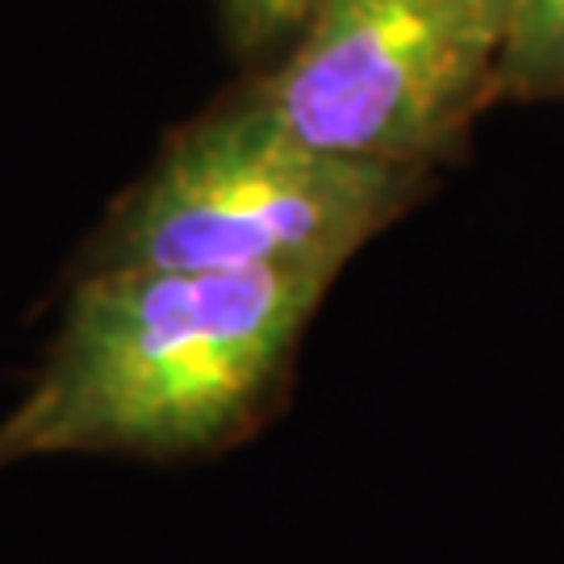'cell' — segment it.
Listing matches in <instances>:
<instances>
[{
  "label": "cell",
  "mask_w": 564,
  "mask_h": 564,
  "mask_svg": "<svg viewBox=\"0 0 564 564\" xmlns=\"http://www.w3.org/2000/svg\"><path fill=\"white\" fill-rule=\"evenodd\" d=\"M502 101H561L564 105V0H519L510 39L494 84Z\"/></svg>",
  "instance_id": "4"
},
{
  "label": "cell",
  "mask_w": 564,
  "mask_h": 564,
  "mask_svg": "<svg viewBox=\"0 0 564 564\" xmlns=\"http://www.w3.org/2000/svg\"><path fill=\"white\" fill-rule=\"evenodd\" d=\"M519 0H310L281 63L242 97L330 155L423 167L460 151Z\"/></svg>",
  "instance_id": "3"
},
{
  "label": "cell",
  "mask_w": 564,
  "mask_h": 564,
  "mask_svg": "<svg viewBox=\"0 0 564 564\" xmlns=\"http://www.w3.org/2000/svg\"><path fill=\"white\" fill-rule=\"evenodd\" d=\"M431 172L330 155L284 134L235 93L172 134L105 218L84 272L330 268L423 197Z\"/></svg>",
  "instance_id": "2"
},
{
  "label": "cell",
  "mask_w": 564,
  "mask_h": 564,
  "mask_svg": "<svg viewBox=\"0 0 564 564\" xmlns=\"http://www.w3.org/2000/svg\"><path fill=\"white\" fill-rule=\"evenodd\" d=\"M9 464H18V460H13V452H9V440H4V431H0V473H4Z\"/></svg>",
  "instance_id": "6"
},
{
  "label": "cell",
  "mask_w": 564,
  "mask_h": 564,
  "mask_svg": "<svg viewBox=\"0 0 564 564\" xmlns=\"http://www.w3.org/2000/svg\"><path fill=\"white\" fill-rule=\"evenodd\" d=\"M330 268L84 272L39 381L0 431L13 460H205L276 410Z\"/></svg>",
  "instance_id": "1"
},
{
  "label": "cell",
  "mask_w": 564,
  "mask_h": 564,
  "mask_svg": "<svg viewBox=\"0 0 564 564\" xmlns=\"http://www.w3.org/2000/svg\"><path fill=\"white\" fill-rule=\"evenodd\" d=\"M310 0H223V18L242 55L276 51L302 30Z\"/></svg>",
  "instance_id": "5"
}]
</instances>
